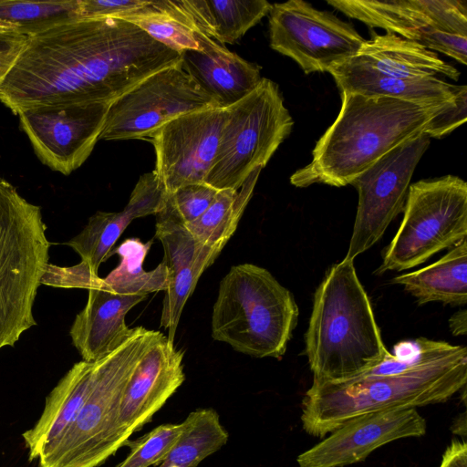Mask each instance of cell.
<instances>
[{
    "mask_svg": "<svg viewBox=\"0 0 467 467\" xmlns=\"http://www.w3.org/2000/svg\"><path fill=\"white\" fill-rule=\"evenodd\" d=\"M26 47L0 88L14 114L57 104L109 103L181 53L119 18L66 19L25 33Z\"/></svg>",
    "mask_w": 467,
    "mask_h": 467,
    "instance_id": "1",
    "label": "cell"
},
{
    "mask_svg": "<svg viewBox=\"0 0 467 467\" xmlns=\"http://www.w3.org/2000/svg\"><path fill=\"white\" fill-rule=\"evenodd\" d=\"M447 105L423 106L341 91L337 117L317 142L311 161L290 177L291 184H351L385 154L422 134Z\"/></svg>",
    "mask_w": 467,
    "mask_h": 467,
    "instance_id": "2",
    "label": "cell"
},
{
    "mask_svg": "<svg viewBox=\"0 0 467 467\" xmlns=\"http://www.w3.org/2000/svg\"><path fill=\"white\" fill-rule=\"evenodd\" d=\"M467 382V349L409 370L387 375H367L339 381H314L302 402L304 430L324 437L345 423L364 415L441 403L464 389Z\"/></svg>",
    "mask_w": 467,
    "mask_h": 467,
    "instance_id": "3",
    "label": "cell"
},
{
    "mask_svg": "<svg viewBox=\"0 0 467 467\" xmlns=\"http://www.w3.org/2000/svg\"><path fill=\"white\" fill-rule=\"evenodd\" d=\"M305 342L318 382L356 378L390 353L352 260L333 265L317 286Z\"/></svg>",
    "mask_w": 467,
    "mask_h": 467,
    "instance_id": "4",
    "label": "cell"
},
{
    "mask_svg": "<svg viewBox=\"0 0 467 467\" xmlns=\"http://www.w3.org/2000/svg\"><path fill=\"white\" fill-rule=\"evenodd\" d=\"M293 294L265 268L240 264L219 285L212 337L254 358L280 359L298 320Z\"/></svg>",
    "mask_w": 467,
    "mask_h": 467,
    "instance_id": "5",
    "label": "cell"
},
{
    "mask_svg": "<svg viewBox=\"0 0 467 467\" xmlns=\"http://www.w3.org/2000/svg\"><path fill=\"white\" fill-rule=\"evenodd\" d=\"M40 206L0 176V349L37 323L33 306L51 243Z\"/></svg>",
    "mask_w": 467,
    "mask_h": 467,
    "instance_id": "6",
    "label": "cell"
},
{
    "mask_svg": "<svg viewBox=\"0 0 467 467\" xmlns=\"http://www.w3.org/2000/svg\"><path fill=\"white\" fill-rule=\"evenodd\" d=\"M157 331L143 327L96 361L88 396L63 436L38 459L39 467H98L120 448L117 420L125 388Z\"/></svg>",
    "mask_w": 467,
    "mask_h": 467,
    "instance_id": "7",
    "label": "cell"
},
{
    "mask_svg": "<svg viewBox=\"0 0 467 467\" xmlns=\"http://www.w3.org/2000/svg\"><path fill=\"white\" fill-rule=\"evenodd\" d=\"M226 109L218 150L204 181L218 191L239 190L253 171L265 168L294 124L278 86L265 78Z\"/></svg>",
    "mask_w": 467,
    "mask_h": 467,
    "instance_id": "8",
    "label": "cell"
},
{
    "mask_svg": "<svg viewBox=\"0 0 467 467\" xmlns=\"http://www.w3.org/2000/svg\"><path fill=\"white\" fill-rule=\"evenodd\" d=\"M403 213L378 274L413 268L466 239L467 183L454 175L412 183Z\"/></svg>",
    "mask_w": 467,
    "mask_h": 467,
    "instance_id": "9",
    "label": "cell"
},
{
    "mask_svg": "<svg viewBox=\"0 0 467 467\" xmlns=\"http://www.w3.org/2000/svg\"><path fill=\"white\" fill-rule=\"evenodd\" d=\"M206 108L219 107L180 61L150 75L112 101L99 140L149 138L168 120Z\"/></svg>",
    "mask_w": 467,
    "mask_h": 467,
    "instance_id": "10",
    "label": "cell"
},
{
    "mask_svg": "<svg viewBox=\"0 0 467 467\" xmlns=\"http://www.w3.org/2000/svg\"><path fill=\"white\" fill-rule=\"evenodd\" d=\"M268 15L270 47L306 74L328 72L356 56L366 41L350 24L303 0L274 4Z\"/></svg>",
    "mask_w": 467,
    "mask_h": 467,
    "instance_id": "11",
    "label": "cell"
},
{
    "mask_svg": "<svg viewBox=\"0 0 467 467\" xmlns=\"http://www.w3.org/2000/svg\"><path fill=\"white\" fill-rule=\"evenodd\" d=\"M430 143L422 133L385 154L351 182L358 202L345 259L353 261L373 246L403 211L413 172Z\"/></svg>",
    "mask_w": 467,
    "mask_h": 467,
    "instance_id": "12",
    "label": "cell"
},
{
    "mask_svg": "<svg viewBox=\"0 0 467 467\" xmlns=\"http://www.w3.org/2000/svg\"><path fill=\"white\" fill-rule=\"evenodd\" d=\"M109 103L42 106L18 114L39 161L63 175L79 168L102 132Z\"/></svg>",
    "mask_w": 467,
    "mask_h": 467,
    "instance_id": "13",
    "label": "cell"
},
{
    "mask_svg": "<svg viewBox=\"0 0 467 467\" xmlns=\"http://www.w3.org/2000/svg\"><path fill=\"white\" fill-rule=\"evenodd\" d=\"M227 109L206 108L177 116L150 134L153 170L165 193L204 182L215 159Z\"/></svg>",
    "mask_w": 467,
    "mask_h": 467,
    "instance_id": "14",
    "label": "cell"
},
{
    "mask_svg": "<svg viewBox=\"0 0 467 467\" xmlns=\"http://www.w3.org/2000/svg\"><path fill=\"white\" fill-rule=\"evenodd\" d=\"M183 352L160 331L140 357L123 392L117 420L120 447L181 387L185 379Z\"/></svg>",
    "mask_w": 467,
    "mask_h": 467,
    "instance_id": "15",
    "label": "cell"
},
{
    "mask_svg": "<svg viewBox=\"0 0 467 467\" xmlns=\"http://www.w3.org/2000/svg\"><path fill=\"white\" fill-rule=\"evenodd\" d=\"M416 409L380 411L352 420L297 457L299 467H344L363 461L393 441L425 434Z\"/></svg>",
    "mask_w": 467,
    "mask_h": 467,
    "instance_id": "16",
    "label": "cell"
},
{
    "mask_svg": "<svg viewBox=\"0 0 467 467\" xmlns=\"http://www.w3.org/2000/svg\"><path fill=\"white\" fill-rule=\"evenodd\" d=\"M156 215L155 236L161 241L168 269L169 285L162 301L161 327L168 329V340L173 343L179 321L188 298L193 293L202 274L221 252L199 243L188 231L165 193Z\"/></svg>",
    "mask_w": 467,
    "mask_h": 467,
    "instance_id": "17",
    "label": "cell"
},
{
    "mask_svg": "<svg viewBox=\"0 0 467 467\" xmlns=\"http://www.w3.org/2000/svg\"><path fill=\"white\" fill-rule=\"evenodd\" d=\"M346 16L416 42L429 26L467 36L465 0H328Z\"/></svg>",
    "mask_w": 467,
    "mask_h": 467,
    "instance_id": "18",
    "label": "cell"
},
{
    "mask_svg": "<svg viewBox=\"0 0 467 467\" xmlns=\"http://www.w3.org/2000/svg\"><path fill=\"white\" fill-rule=\"evenodd\" d=\"M165 192L154 171L141 175L128 203L120 212L99 211L88 218L82 231L65 243L96 275L129 224L137 218L155 214L162 206Z\"/></svg>",
    "mask_w": 467,
    "mask_h": 467,
    "instance_id": "19",
    "label": "cell"
},
{
    "mask_svg": "<svg viewBox=\"0 0 467 467\" xmlns=\"http://www.w3.org/2000/svg\"><path fill=\"white\" fill-rule=\"evenodd\" d=\"M146 298L118 295L102 285L89 289L86 306L69 329L82 360L95 362L116 349L132 332L126 325V315Z\"/></svg>",
    "mask_w": 467,
    "mask_h": 467,
    "instance_id": "20",
    "label": "cell"
},
{
    "mask_svg": "<svg viewBox=\"0 0 467 467\" xmlns=\"http://www.w3.org/2000/svg\"><path fill=\"white\" fill-rule=\"evenodd\" d=\"M184 70L214 100L226 109L252 92L261 82V67L210 38L202 50L181 53Z\"/></svg>",
    "mask_w": 467,
    "mask_h": 467,
    "instance_id": "21",
    "label": "cell"
},
{
    "mask_svg": "<svg viewBox=\"0 0 467 467\" xmlns=\"http://www.w3.org/2000/svg\"><path fill=\"white\" fill-rule=\"evenodd\" d=\"M346 63L394 78H425L442 75L458 80L461 73L435 52L391 33L373 34Z\"/></svg>",
    "mask_w": 467,
    "mask_h": 467,
    "instance_id": "22",
    "label": "cell"
},
{
    "mask_svg": "<svg viewBox=\"0 0 467 467\" xmlns=\"http://www.w3.org/2000/svg\"><path fill=\"white\" fill-rule=\"evenodd\" d=\"M95 367L96 361L75 363L51 390L40 418L23 433L30 461L38 460L73 423L90 392Z\"/></svg>",
    "mask_w": 467,
    "mask_h": 467,
    "instance_id": "23",
    "label": "cell"
},
{
    "mask_svg": "<svg viewBox=\"0 0 467 467\" xmlns=\"http://www.w3.org/2000/svg\"><path fill=\"white\" fill-rule=\"evenodd\" d=\"M332 75L340 91L370 97H388L423 106H444L455 97L458 86L436 77L394 78L351 66L346 62L332 67Z\"/></svg>",
    "mask_w": 467,
    "mask_h": 467,
    "instance_id": "24",
    "label": "cell"
},
{
    "mask_svg": "<svg viewBox=\"0 0 467 467\" xmlns=\"http://www.w3.org/2000/svg\"><path fill=\"white\" fill-rule=\"evenodd\" d=\"M182 14L206 36L233 44L269 14L265 0H172Z\"/></svg>",
    "mask_w": 467,
    "mask_h": 467,
    "instance_id": "25",
    "label": "cell"
},
{
    "mask_svg": "<svg viewBox=\"0 0 467 467\" xmlns=\"http://www.w3.org/2000/svg\"><path fill=\"white\" fill-rule=\"evenodd\" d=\"M419 305L441 302L453 306L467 303V240L464 239L433 264L394 277Z\"/></svg>",
    "mask_w": 467,
    "mask_h": 467,
    "instance_id": "26",
    "label": "cell"
},
{
    "mask_svg": "<svg viewBox=\"0 0 467 467\" xmlns=\"http://www.w3.org/2000/svg\"><path fill=\"white\" fill-rule=\"evenodd\" d=\"M261 171H253L239 190H219L208 209L185 225L199 243L222 252L238 226Z\"/></svg>",
    "mask_w": 467,
    "mask_h": 467,
    "instance_id": "27",
    "label": "cell"
},
{
    "mask_svg": "<svg viewBox=\"0 0 467 467\" xmlns=\"http://www.w3.org/2000/svg\"><path fill=\"white\" fill-rule=\"evenodd\" d=\"M153 240L143 243L132 237L124 240L111 251L119 257V265L103 279L102 286L107 290L123 296H147L150 293L166 291L169 285L168 269L163 261L155 268L146 271L145 258Z\"/></svg>",
    "mask_w": 467,
    "mask_h": 467,
    "instance_id": "28",
    "label": "cell"
},
{
    "mask_svg": "<svg viewBox=\"0 0 467 467\" xmlns=\"http://www.w3.org/2000/svg\"><path fill=\"white\" fill-rule=\"evenodd\" d=\"M119 19L135 25L154 40L179 53L202 51L203 44L210 39L191 24L172 0L148 1L141 9Z\"/></svg>",
    "mask_w": 467,
    "mask_h": 467,
    "instance_id": "29",
    "label": "cell"
},
{
    "mask_svg": "<svg viewBox=\"0 0 467 467\" xmlns=\"http://www.w3.org/2000/svg\"><path fill=\"white\" fill-rule=\"evenodd\" d=\"M183 423L182 434L159 467H196L229 439L213 409H198L191 412Z\"/></svg>",
    "mask_w": 467,
    "mask_h": 467,
    "instance_id": "30",
    "label": "cell"
},
{
    "mask_svg": "<svg viewBox=\"0 0 467 467\" xmlns=\"http://www.w3.org/2000/svg\"><path fill=\"white\" fill-rule=\"evenodd\" d=\"M78 0L13 1L0 0V21L28 33L47 26L78 17Z\"/></svg>",
    "mask_w": 467,
    "mask_h": 467,
    "instance_id": "31",
    "label": "cell"
},
{
    "mask_svg": "<svg viewBox=\"0 0 467 467\" xmlns=\"http://www.w3.org/2000/svg\"><path fill=\"white\" fill-rule=\"evenodd\" d=\"M183 421L159 425L137 440L126 441L127 457L115 467H150L159 465L182 432Z\"/></svg>",
    "mask_w": 467,
    "mask_h": 467,
    "instance_id": "32",
    "label": "cell"
},
{
    "mask_svg": "<svg viewBox=\"0 0 467 467\" xmlns=\"http://www.w3.org/2000/svg\"><path fill=\"white\" fill-rule=\"evenodd\" d=\"M218 190L202 182L184 185L166 193L173 209L186 225L198 219L211 205Z\"/></svg>",
    "mask_w": 467,
    "mask_h": 467,
    "instance_id": "33",
    "label": "cell"
},
{
    "mask_svg": "<svg viewBox=\"0 0 467 467\" xmlns=\"http://www.w3.org/2000/svg\"><path fill=\"white\" fill-rule=\"evenodd\" d=\"M103 279L80 262L73 266L47 265L41 285L62 288L92 289L102 285Z\"/></svg>",
    "mask_w": 467,
    "mask_h": 467,
    "instance_id": "34",
    "label": "cell"
},
{
    "mask_svg": "<svg viewBox=\"0 0 467 467\" xmlns=\"http://www.w3.org/2000/svg\"><path fill=\"white\" fill-rule=\"evenodd\" d=\"M467 119V87L458 86L454 99L439 111L428 123L423 133L430 139H440L465 123Z\"/></svg>",
    "mask_w": 467,
    "mask_h": 467,
    "instance_id": "35",
    "label": "cell"
},
{
    "mask_svg": "<svg viewBox=\"0 0 467 467\" xmlns=\"http://www.w3.org/2000/svg\"><path fill=\"white\" fill-rule=\"evenodd\" d=\"M416 43L431 51L445 54L462 65L467 63V36L444 32L429 26L420 31Z\"/></svg>",
    "mask_w": 467,
    "mask_h": 467,
    "instance_id": "36",
    "label": "cell"
},
{
    "mask_svg": "<svg viewBox=\"0 0 467 467\" xmlns=\"http://www.w3.org/2000/svg\"><path fill=\"white\" fill-rule=\"evenodd\" d=\"M148 4L145 0H78L79 18H121Z\"/></svg>",
    "mask_w": 467,
    "mask_h": 467,
    "instance_id": "37",
    "label": "cell"
},
{
    "mask_svg": "<svg viewBox=\"0 0 467 467\" xmlns=\"http://www.w3.org/2000/svg\"><path fill=\"white\" fill-rule=\"evenodd\" d=\"M27 36L19 28L0 31V88L19 59Z\"/></svg>",
    "mask_w": 467,
    "mask_h": 467,
    "instance_id": "38",
    "label": "cell"
},
{
    "mask_svg": "<svg viewBox=\"0 0 467 467\" xmlns=\"http://www.w3.org/2000/svg\"><path fill=\"white\" fill-rule=\"evenodd\" d=\"M449 326L451 332L454 336H464L467 332V311L462 309L454 313L450 320Z\"/></svg>",
    "mask_w": 467,
    "mask_h": 467,
    "instance_id": "39",
    "label": "cell"
},
{
    "mask_svg": "<svg viewBox=\"0 0 467 467\" xmlns=\"http://www.w3.org/2000/svg\"><path fill=\"white\" fill-rule=\"evenodd\" d=\"M0 28L10 29V28H18L16 26L12 25L10 23L0 21Z\"/></svg>",
    "mask_w": 467,
    "mask_h": 467,
    "instance_id": "40",
    "label": "cell"
},
{
    "mask_svg": "<svg viewBox=\"0 0 467 467\" xmlns=\"http://www.w3.org/2000/svg\"><path fill=\"white\" fill-rule=\"evenodd\" d=\"M10 29H12V28H10ZM2 30H6V29H4V28H0V31H2Z\"/></svg>",
    "mask_w": 467,
    "mask_h": 467,
    "instance_id": "41",
    "label": "cell"
}]
</instances>
